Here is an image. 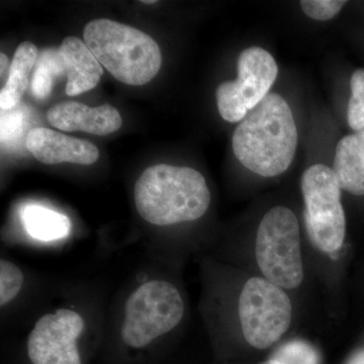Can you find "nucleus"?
<instances>
[{"label": "nucleus", "instance_id": "f257e3e1", "mask_svg": "<svg viewBox=\"0 0 364 364\" xmlns=\"http://www.w3.org/2000/svg\"><path fill=\"white\" fill-rule=\"evenodd\" d=\"M232 146L237 159L253 173L273 177L287 171L296 154L298 130L286 100L268 93L237 127Z\"/></svg>", "mask_w": 364, "mask_h": 364}, {"label": "nucleus", "instance_id": "f03ea898", "mask_svg": "<svg viewBox=\"0 0 364 364\" xmlns=\"http://www.w3.org/2000/svg\"><path fill=\"white\" fill-rule=\"evenodd\" d=\"M134 198L141 217L157 226L196 221L210 203V189L200 172L167 164L146 169L136 182Z\"/></svg>", "mask_w": 364, "mask_h": 364}, {"label": "nucleus", "instance_id": "7ed1b4c3", "mask_svg": "<svg viewBox=\"0 0 364 364\" xmlns=\"http://www.w3.org/2000/svg\"><path fill=\"white\" fill-rule=\"evenodd\" d=\"M83 37L97 61L124 85H146L160 70L159 46L142 31L100 18L85 26Z\"/></svg>", "mask_w": 364, "mask_h": 364}, {"label": "nucleus", "instance_id": "20e7f679", "mask_svg": "<svg viewBox=\"0 0 364 364\" xmlns=\"http://www.w3.org/2000/svg\"><path fill=\"white\" fill-rule=\"evenodd\" d=\"M255 256L263 277L284 289H294L304 280L298 219L289 208L274 207L258 226Z\"/></svg>", "mask_w": 364, "mask_h": 364}, {"label": "nucleus", "instance_id": "39448f33", "mask_svg": "<svg viewBox=\"0 0 364 364\" xmlns=\"http://www.w3.org/2000/svg\"><path fill=\"white\" fill-rule=\"evenodd\" d=\"M184 304L178 289L164 280H151L131 294L124 306L122 338L132 348H144L181 322Z\"/></svg>", "mask_w": 364, "mask_h": 364}, {"label": "nucleus", "instance_id": "423d86ee", "mask_svg": "<svg viewBox=\"0 0 364 364\" xmlns=\"http://www.w3.org/2000/svg\"><path fill=\"white\" fill-rule=\"evenodd\" d=\"M341 189L333 169L324 164L309 167L301 176L306 230L314 245L324 253L336 252L344 243Z\"/></svg>", "mask_w": 364, "mask_h": 364}, {"label": "nucleus", "instance_id": "0eeeda50", "mask_svg": "<svg viewBox=\"0 0 364 364\" xmlns=\"http://www.w3.org/2000/svg\"><path fill=\"white\" fill-rule=\"evenodd\" d=\"M239 320L244 338L257 349L272 346L291 327L293 306L282 287L264 277H251L242 289Z\"/></svg>", "mask_w": 364, "mask_h": 364}, {"label": "nucleus", "instance_id": "6e6552de", "mask_svg": "<svg viewBox=\"0 0 364 364\" xmlns=\"http://www.w3.org/2000/svg\"><path fill=\"white\" fill-rule=\"evenodd\" d=\"M83 329L85 321L74 311L46 314L28 336V358L33 364H81L76 340Z\"/></svg>", "mask_w": 364, "mask_h": 364}, {"label": "nucleus", "instance_id": "1a4fd4ad", "mask_svg": "<svg viewBox=\"0 0 364 364\" xmlns=\"http://www.w3.org/2000/svg\"><path fill=\"white\" fill-rule=\"evenodd\" d=\"M26 144L28 152L38 161L48 165L63 162L90 165L100 157V152L92 143L47 128L28 132Z\"/></svg>", "mask_w": 364, "mask_h": 364}, {"label": "nucleus", "instance_id": "9d476101", "mask_svg": "<svg viewBox=\"0 0 364 364\" xmlns=\"http://www.w3.org/2000/svg\"><path fill=\"white\" fill-rule=\"evenodd\" d=\"M47 119L61 131L85 132L97 136L114 133L123 124L119 111L109 104L90 107L77 102H63L54 105L47 112Z\"/></svg>", "mask_w": 364, "mask_h": 364}, {"label": "nucleus", "instance_id": "9b49d317", "mask_svg": "<svg viewBox=\"0 0 364 364\" xmlns=\"http://www.w3.org/2000/svg\"><path fill=\"white\" fill-rule=\"evenodd\" d=\"M238 78L235 80L248 111L254 109L268 93L279 73L277 62L260 47L244 50L239 56Z\"/></svg>", "mask_w": 364, "mask_h": 364}, {"label": "nucleus", "instance_id": "f8f14e48", "mask_svg": "<svg viewBox=\"0 0 364 364\" xmlns=\"http://www.w3.org/2000/svg\"><path fill=\"white\" fill-rule=\"evenodd\" d=\"M67 76L66 93L75 97L97 85L104 70L85 42L67 37L58 49Z\"/></svg>", "mask_w": 364, "mask_h": 364}, {"label": "nucleus", "instance_id": "ddd939ff", "mask_svg": "<svg viewBox=\"0 0 364 364\" xmlns=\"http://www.w3.org/2000/svg\"><path fill=\"white\" fill-rule=\"evenodd\" d=\"M332 169L342 189L364 195V129L339 141Z\"/></svg>", "mask_w": 364, "mask_h": 364}, {"label": "nucleus", "instance_id": "4468645a", "mask_svg": "<svg viewBox=\"0 0 364 364\" xmlns=\"http://www.w3.org/2000/svg\"><path fill=\"white\" fill-rule=\"evenodd\" d=\"M39 52L31 42L18 46L9 66V77L0 92V107L2 111L13 109L23 97L28 85V75L37 64Z\"/></svg>", "mask_w": 364, "mask_h": 364}, {"label": "nucleus", "instance_id": "2eb2a0df", "mask_svg": "<svg viewBox=\"0 0 364 364\" xmlns=\"http://www.w3.org/2000/svg\"><path fill=\"white\" fill-rule=\"evenodd\" d=\"M21 221L28 234L40 241L59 240L70 233V220L65 215L39 205H26Z\"/></svg>", "mask_w": 364, "mask_h": 364}, {"label": "nucleus", "instance_id": "dca6fc26", "mask_svg": "<svg viewBox=\"0 0 364 364\" xmlns=\"http://www.w3.org/2000/svg\"><path fill=\"white\" fill-rule=\"evenodd\" d=\"M65 74L63 62L58 50L46 49L40 53L36 64L32 80V93L39 100H45L51 95L53 85L57 78Z\"/></svg>", "mask_w": 364, "mask_h": 364}, {"label": "nucleus", "instance_id": "f3484780", "mask_svg": "<svg viewBox=\"0 0 364 364\" xmlns=\"http://www.w3.org/2000/svg\"><path fill=\"white\" fill-rule=\"evenodd\" d=\"M215 97L220 114L225 121L237 123L247 116V107L235 80L222 83L218 87Z\"/></svg>", "mask_w": 364, "mask_h": 364}, {"label": "nucleus", "instance_id": "a211bd4d", "mask_svg": "<svg viewBox=\"0 0 364 364\" xmlns=\"http://www.w3.org/2000/svg\"><path fill=\"white\" fill-rule=\"evenodd\" d=\"M350 88L347 119L350 128L358 132L364 129V69H358L352 74Z\"/></svg>", "mask_w": 364, "mask_h": 364}, {"label": "nucleus", "instance_id": "6ab92c4d", "mask_svg": "<svg viewBox=\"0 0 364 364\" xmlns=\"http://www.w3.org/2000/svg\"><path fill=\"white\" fill-rule=\"evenodd\" d=\"M272 359L277 364H318L320 360L314 347L303 341L284 344Z\"/></svg>", "mask_w": 364, "mask_h": 364}, {"label": "nucleus", "instance_id": "aec40b11", "mask_svg": "<svg viewBox=\"0 0 364 364\" xmlns=\"http://www.w3.org/2000/svg\"><path fill=\"white\" fill-rule=\"evenodd\" d=\"M23 275L20 268L11 261H0V305L6 306L16 298L23 287Z\"/></svg>", "mask_w": 364, "mask_h": 364}, {"label": "nucleus", "instance_id": "412c9836", "mask_svg": "<svg viewBox=\"0 0 364 364\" xmlns=\"http://www.w3.org/2000/svg\"><path fill=\"white\" fill-rule=\"evenodd\" d=\"M346 1L339 0H303L301 6L304 13L317 21H328L341 11Z\"/></svg>", "mask_w": 364, "mask_h": 364}, {"label": "nucleus", "instance_id": "4be33fe9", "mask_svg": "<svg viewBox=\"0 0 364 364\" xmlns=\"http://www.w3.org/2000/svg\"><path fill=\"white\" fill-rule=\"evenodd\" d=\"M21 127V116L18 114H2L1 119V141H9L14 136L18 135V131Z\"/></svg>", "mask_w": 364, "mask_h": 364}, {"label": "nucleus", "instance_id": "5701e85b", "mask_svg": "<svg viewBox=\"0 0 364 364\" xmlns=\"http://www.w3.org/2000/svg\"><path fill=\"white\" fill-rule=\"evenodd\" d=\"M0 63H1V76H4V72L9 69V60L7 58L6 55H4V53L0 54Z\"/></svg>", "mask_w": 364, "mask_h": 364}, {"label": "nucleus", "instance_id": "b1692460", "mask_svg": "<svg viewBox=\"0 0 364 364\" xmlns=\"http://www.w3.org/2000/svg\"><path fill=\"white\" fill-rule=\"evenodd\" d=\"M349 364H364V350L355 354Z\"/></svg>", "mask_w": 364, "mask_h": 364}, {"label": "nucleus", "instance_id": "393cba45", "mask_svg": "<svg viewBox=\"0 0 364 364\" xmlns=\"http://www.w3.org/2000/svg\"><path fill=\"white\" fill-rule=\"evenodd\" d=\"M258 364H277V363H275L274 360H272V359H269V360L264 361V363H258Z\"/></svg>", "mask_w": 364, "mask_h": 364}, {"label": "nucleus", "instance_id": "a878e982", "mask_svg": "<svg viewBox=\"0 0 364 364\" xmlns=\"http://www.w3.org/2000/svg\"><path fill=\"white\" fill-rule=\"evenodd\" d=\"M142 4H156L157 1H152V0H148V1H145V0H143Z\"/></svg>", "mask_w": 364, "mask_h": 364}]
</instances>
